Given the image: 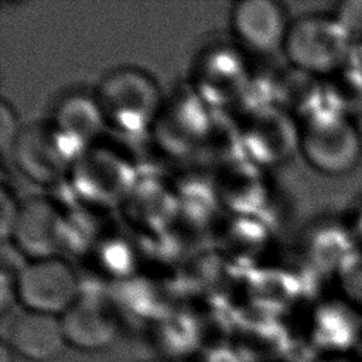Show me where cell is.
<instances>
[{"label": "cell", "instance_id": "14", "mask_svg": "<svg viewBox=\"0 0 362 362\" xmlns=\"http://www.w3.org/2000/svg\"><path fill=\"white\" fill-rule=\"evenodd\" d=\"M10 314L3 342L13 354L33 362H47L57 358L66 345L59 315L21 307Z\"/></svg>", "mask_w": 362, "mask_h": 362}, {"label": "cell", "instance_id": "11", "mask_svg": "<svg viewBox=\"0 0 362 362\" xmlns=\"http://www.w3.org/2000/svg\"><path fill=\"white\" fill-rule=\"evenodd\" d=\"M291 18L277 0H239L229 11V27L243 51L270 55L281 51Z\"/></svg>", "mask_w": 362, "mask_h": 362}, {"label": "cell", "instance_id": "8", "mask_svg": "<svg viewBox=\"0 0 362 362\" xmlns=\"http://www.w3.org/2000/svg\"><path fill=\"white\" fill-rule=\"evenodd\" d=\"M211 110L188 85H184L164 96L150 133L157 146L170 156L194 154L202 148L212 130Z\"/></svg>", "mask_w": 362, "mask_h": 362}, {"label": "cell", "instance_id": "26", "mask_svg": "<svg viewBox=\"0 0 362 362\" xmlns=\"http://www.w3.org/2000/svg\"><path fill=\"white\" fill-rule=\"evenodd\" d=\"M11 355H13V351L3 342L0 348V362H13Z\"/></svg>", "mask_w": 362, "mask_h": 362}, {"label": "cell", "instance_id": "7", "mask_svg": "<svg viewBox=\"0 0 362 362\" xmlns=\"http://www.w3.org/2000/svg\"><path fill=\"white\" fill-rule=\"evenodd\" d=\"M134 164L119 148L102 146L100 139L72 164L68 180L86 204L120 205L137 180Z\"/></svg>", "mask_w": 362, "mask_h": 362}, {"label": "cell", "instance_id": "5", "mask_svg": "<svg viewBox=\"0 0 362 362\" xmlns=\"http://www.w3.org/2000/svg\"><path fill=\"white\" fill-rule=\"evenodd\" d=\"M250 66L239 45L211 44L195 57L188 86L211 109L240 103L249 92Z\"/></svg>", "mask_w": 362, "mask_h": 362}, {"label": "cell", "instance_id": "16", "mask_svg": "<svg viewBox=\"0 0 362 362\" xmlns=\"http://www.w3.org/2000/svg\"><path fill=\"white\" fill-rule=\"evenodd\" d=\"M127 222L143 232H160L180 209L177 189L154 178H137L120 202Z\"/></svg>", "mask_w": 362, "mask_h": 362}, {"label": "cell", "instance_id": "19", "mask_svg": "<svg viewBox=\"0 0 362 362\" xmlns=\"http://www.w3.org/2000/svg\"><path fill=\"white\" fill-rule=\"evenodd\" d=\"M337 277L342 297L362 311V246Z\"/></svg>", "mask_w": 362, "mask_h": 362}, {"label": "cell", "instance_id": "4", "mask_svg": "<svg viewBox=\"0 0 362 362\" xmlns=\"http://www.w3.org/2000/svg\"><path fill=\"white\" fill-rule=\"evenodd\" d=\"M242 156L260 167H276L298 153L300 123L276 103L246 109L236 126Z\"/></svg>", "mask_w": 362, "mask_h": 362}, {"label": "cell", "instance_id": "25", "mask_svg": "<svg viewBox=\"0 0 362 362\" xmlns=\"http://www.w3.org/2000/svg\"><path fill=\"white\" fill-rule=\"evenodd\" d=\"M314 362H355L348 358V355H322Z\"/></svg>", "mask_w": 362, "mask_h": 362}, {"label": "cell", "instance_id": "21", "mask_svg": "<svg viewBox=\"0 0 362 362\" xmlns=\"http://www.w3.org/2000/svg\"><path fill=\"white\" fill-rule=\"evenodd\" d=\"M346 34L349 35L354 47L362 42V0H346L337 4L332 10Z\"/></svg>", "mask_w": 362, "mask_h": 362}, {"label": "cell", "instance_id": "20", "mask_svg": "<svg viewBox=\"0 0 362 362\" xmlns=\"http://www.w3.org/2000/svg\"><path fill=\"white\" fill-rule=\"evenodd\" d=\"M23 201L17 198L16 191L4 180L0 187V238L1 242L10 240L17 222Z\"/></svg>", "mask_w": 362, "mask_h": 362}, {"label": "cell", "instance_id": "10", "mask_svg": "<svg viewBox=\"0 0 362 362\" xmlns=\"http://www.w3.org/2000/svg\"><path fill=\"white\" fill-rule=\"evenodd\" d=\"M10 158L27 180L40 187H54L68 178L75 161L45 119L21 126Z\"/></svg>", "mask_w": 362, "mask_h": 362}, {"label": "cell", "instance_id": "15", "mask_svg": "<svg viewBox=\"0 0 362 362\" xmlns=\"http://www.w3.org/2000/svg\"><path fill=\"white\" fill-rule=\"evenodd\" d=\"M311 332L322 355H346L362 341V311L345 297L327 300L314 311Z\"/></svg>", "mask_w": 362, "mask_h": 362}, {"label": "cell", "instance_id": "18", "mask_svg": "<svg viewBox=\"0 0 362 362\" xmlns=\"http://www.w3.org/2000/svg\"><path fill=\"white\" fill-rule=\"evenodd\" d=\"M325 109L355 119L362 115V72L349 61L322 78Z\"/></svg>", "mask_w": 362, "mask_h": 362}, {"label": "cell", "instance_id": "2", "mask_svg": "<svg viewBox=\"0 0 362 362\" xmlns=\"http://www.w3.org/2000/svg\"><path fill=\"white\" fill-rule=\"evenodd\" d=\"M354 42L332 11H308L291 18L281 52L290 68L327 78L351 61Z\"/></svg>", "mask_w": 362, "mask_h": 362}, {"label": "cell", "instance_id": "17", "mask_svg": "<svg viewBox=\"0 0 362 362\" xmlns=\"http://www.w3.org/2000/svg\"><path fill=\"white\" fill-rule=\"evenodd\" d=\"M361 247L345 216L315 222L304 239L307 260L318 272L335 276L345 267Z\"/></svg>", "mask_w": 362, "mask_h": 362}, {"label": "cell", "instance_id": "12", "mask_svg": "<svg viewBox=\"0 0 362 362\" xmlns=\"http://www.w3.org/2000/svg\"><path fill=\"white\" fill-rule=\"evenodd\" d=\"M66 345L81 351L109 346L120 331V318L113 300L103 294L82 291L61 315Z\"/></svg>", "mask_w": 362, "mask_h": 362}, {"label": "cell", "instance_id": "13", "mask_svg": "<svg viewBox=\"0 0 362 362\" xmlns=\"http://www.w3.org/2000/svg\"><path fill=\"white\" fill-rule=\"evenodd\" d=\"M45 120L74 160L96 143L106 127L93 90L83 89L69 90L58 98Z\"/></svg>", "mask_w": 362, "mask_h": 362}, {"label": "cell", "instance_id": "24", "mask_svg": "<svg viewBox=\"0 0 362 362\" xmlns=\"http://www.w3.org/2000/svg\"><path fill=\"white\" fill-rule=\"evenodd\" d=\"M351 62L362 72V42H361V44H356V45L354 47L352 57H351Z\"/></svg>", "mask_w": 362, "mask_h": 362}, {"label": "cell", "instance_id": "9", "mask_svg": "<svg viewBox=\"0 0 362 362\" xmlns=\"http://www.w3.org/2000/svg\"><path fill=\"white\" fill-rule=\"evenodd\" d=\"M68 215L52 198L37 195L23 201L10 243L25 260L64 257L69 242Z\"/></svg>", "mask_w": 362, "mask_h": 362}, {"label": "cell", "instance_id": "6", "mask_svg": "<svg viewBox=\"0 0 362 362\" xmlns=\"http://www.w3.org/2000/svg\"><path fill=\"white\" fill-rule=\"evenodd\" d=\"M14 280L21 308L59 317L83 291L79 273L61 256L24 260Z\"/></svg>", "mask_w": 362, "mask_h": 362}, {"label": "cell", "instance_id": "23", "mask_svg": "<svg viewBox=\"0 0 362 362\" xmlns=\"http://www.w3.org/2000/svg\"><path fill=\"white\" fill-rule=\"evenodd\" d=\"M345 219L351 226L359 245L362 246V198L349 208V212L345 215Z\"/></svg>", "mask_w": 362, "mask_h": 362}, {"label": "cell", "instance_id": "22", "mask_svg": "<svg viewBox=\"0 0 362 362\" xmlns=\"http://www.w3.org/2000/svg\"><path fill=\"white\" fill-rule=\"evenodd\" d=\"M23 124H20L17 112L14 106L6 99L1 98L0 102V154L1 158L10 157L11 147L16 141V137Z\"/></svg>", "mask_w": 362, "mask_h": 362}, {"label": "cell", "instance_id": "3", "mask_svg": "<svg viewBox=\"0 0 362 362\" xmlns=\"http://www.w3.org/2000/svg\"><path fill=\"white\" fill-rule=\"evenodd\" d=\"M298 154L315 173L341 177L362 160V132L355 119L322 109L300 122Z\"/></svg>", "mask_w": 362, "mask_h": 362}, {"label": "cell", "instance_id": "1", "mask_svg": "<svg viewBox=\"0 0 362 362\" xmlns=\"http://www.w3.org/2000/svg\"><path fill=\"white\" fill-rule=\"evenodd\" d=\"M93 96L106 127L122 136H140L151 132L165 95L147 71L122 65L99 79Z\"/></svg>", "mask_w": 362, "mask_h": 362}]
</instances>
